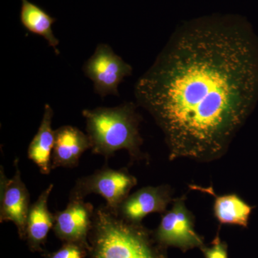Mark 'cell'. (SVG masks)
Masks as SVG:
<instances>
[{"instance_id":"cell-4","label":"cell","mask_w":258,"mask_h":258,"mask_svg":"<svg viewBox=\"0 0 258 258\" xmlns=\"http://www.w3.org/2000/svg\"><path fill=\"white\" fill-rule=\"evenodd\" d=\"M137 184V178L125 168L116 170L103 166L93 174L76 180L69 199L84 200L91 194L100 195L106 200V208L117 215L120 205Z\"/></svg>"},{"instance_id":"cell-11","label":"cell","mask_w":258,"mask_h":258,"mask_svg":"<svg viewBox=\"0 0 258 258\" xmlns=\"http://www.w3.org/2000/svg\"><path fill=\"white\" fill-rule=\"evenodd\" d=\"M53 187V184L49 185L29 210L25 237L32 250H40L46 240L49 232L53 228L55 214L51 213L47 204Z\"/></svg>"},{"instance_id":"cell-1","label":"cell","mask_w":258,"mask_h":258,"mask_svg":"<svg viewBox=\"0 0 258 258\" xmlns=\"http://www.w3.org/2000/svg\"><path fill=\"white\" fill-rule=\"evenodd\" d=\"M135 96L162 131L170 161L221 159L258 101V37L237 16L178 28Z\"/></svg>"},{"instance_id":"cell-12","label":"cell","mask_w":258,"mask_h":258,"mask_svg":"<svg viewBox=\"0 0 258 258\" xmlns=\"http://www.w3.org/2000/svg\"><path fill=\"white\" fill-rule=\"evenodd\" d=\"M53 115L50 105H45L40 127L28 149V159L35 163L40 173L45 175L52 170V154L55 144V131L52 128Z\"/></svg>"},{"instance_id":"cell-14","label":"cell","mask_w":258,"mask_h":258,"mask_svg":"<svg viewBox=\"0 0 258 258\" xmlns=\"http://www.w3.org/2000/svg\"><path fill=\"white\" fill-rule=\"evenodd\" d=\"M21 1L20 20L23 26L32 33L44 37L56 53L59 54L57 49L59 40L52 30V25L55 23V19L28 0Z\"/></svg>"},{"instance_id":"cell-10","label":"cell","mask_w":258,"mask_h":258,"mask_svg":"<svg viewBox=\"0 0 258 258\" xmlns=\"http://www.w3.org/2000/svg\"><path fill=\"white\" fill-rule=\"evenodd\" d=\"M88 149H91V144L87 134L73 125L59 127L55 130L52 169L76 167Z\"/></svg>"},{"instance_id":"cell-9","label":"cell","mask_w":258,"mask_h":258,"mask_svg":"<svg viewBox=\"0 0 258 258\" xmlns=\"http://www.w3.org/2000/svg\"><path fill=\"white\" fill-rule=\"evenodd\" d=\"M174 201L172 190L167 184L144 186L129 195L117 211L125 221L141 224L144 217L152 213H165L168 205Z\"/></svg>"},{"instance_id":"cell-15","label":"cell","mask_w":258,"mask_h":258,"mask_svg":"<svg viewBox=\"0 0 258 258\" xmlns=\"http://www.w3.org/2000/svg\"><path fill=\"white\" fill-rule=\"evenodd\" d=\"M86 248L79 244L66 242L61 248L52 253H47L46 258H84Z\"/></svg>"},{"instance_id":"cell-16","label":"cell","mask_w":258,"mask_h":258,"mask_svg":"<svg viewBox=\"0 0 258 258\" xmlns=\"http://www.w3.org/2000/svg\"><path fill=\"white\" fill-rule=\"evenodd\" d=\"M201 250L205 258H228V246L221 240L219 232L212 240L211 246H203Z\"/></svg>"},{"instance_id":"cell-5","label":"cell","mask_w":258,"mask_h":258,"mask_svg":"<svg viewBox=\"0 0 258 258\" xmlns=\"http://www.w3.org/2000/svg\"><path fill=\"white\" fill-rule=\"evenodd\" d=\"M83 70L93 83L95 93L101 98L108 95L119 96L120 83L133 71L132 66L116 55L111 46L103 43L98 45Z\"/></svg>"},{"instance_id":"cell-6","label":"cell","mask_w":258,"mask_h":258,"mask_svg":"<svg viewBox=\"0 0 258 258\" xmlns=\"http://www.w3.org/2000/svg\"><path fill=\"white\" fill-rule=\"evenodd\" d=\"M185 200V196L174 199L172 208L164 213L154 232L161 245L177 247L183 252L205 246L203 237L195 230V216L186 208Z\"/></svg>"},{"instance_id":"cell-13","label":"cell","mask_w":258,"mask_h":258,"mask_svg":"<svg viewBox=\"0 0 258 258\" xmlns=\"http://www.w3.org/2000/svg\"><path fill=\"white\" fill-rule=\"evenodd\" d=\"M190 186L214 197V215L221 225L247 227L249 216L254 207L245 203L238 195L236 194L217 195L212 186L208 188H202L195 185Z\"/></svg>"},{"instance_id":"cell-2","label":"cell","mask_w":258,"mask_h":258,"mask_svg":"<svg viewBox=\"0 0 258 258\" xmlns=\"http://www.w3.org/2000/svg\"><path fill=\"white\" fill-rule=\"evenodd\" d=\"M88 241L90 258H167L154 232L125 221L106 205L95 210Z\"/></svg>"},{"instance_id":"cell-7","label":"cell","mask_w":258,"mask_h":258,"mask_svg":"<svg viewBox=\"0 0 258 258\" xmlns=\"http://www.w3.org/2000/svg\"><path fill=\"white\" fill-rule=\"evenodd\" d=\"M15 172L8 179L4 167L0 170V222H13L21 238L26 234L27 220L30 206V193L22 179L18 158L14 160Z\"/></svg>"},{"instance_id":"cell-3","label":"cell","mask_w":258,"mask_h":258,"mask_svg":"<svg viewBox=\"0 0 258 258\" xmlns=\"http://www.w3.org/2000/svg\"><path fill=\"white\" fill-rule=\"evenodd\" d=\"M82 114L93 154L103 156L108 160L115 152L123 149L132 160L147 159L142 151L141 116L134 103L128 102L113 108L85 109Z\"/></svg>"},{"instance_id":"cell-8","label":"cell","mask_w":258,"mask_h":258,"mask_svg":"<svg viewBox=\"0 0 258 258\" xmlns=\"http://www.w3.org/2000/svg\"><path fill=\"white\" fill-rule=\"evenodd\" d=\"M95 210L92 204L84 200L69 199L66 208L55 213L54 232L64 242L79 244L88 249Z\"/></svg>"}]
</instances>
